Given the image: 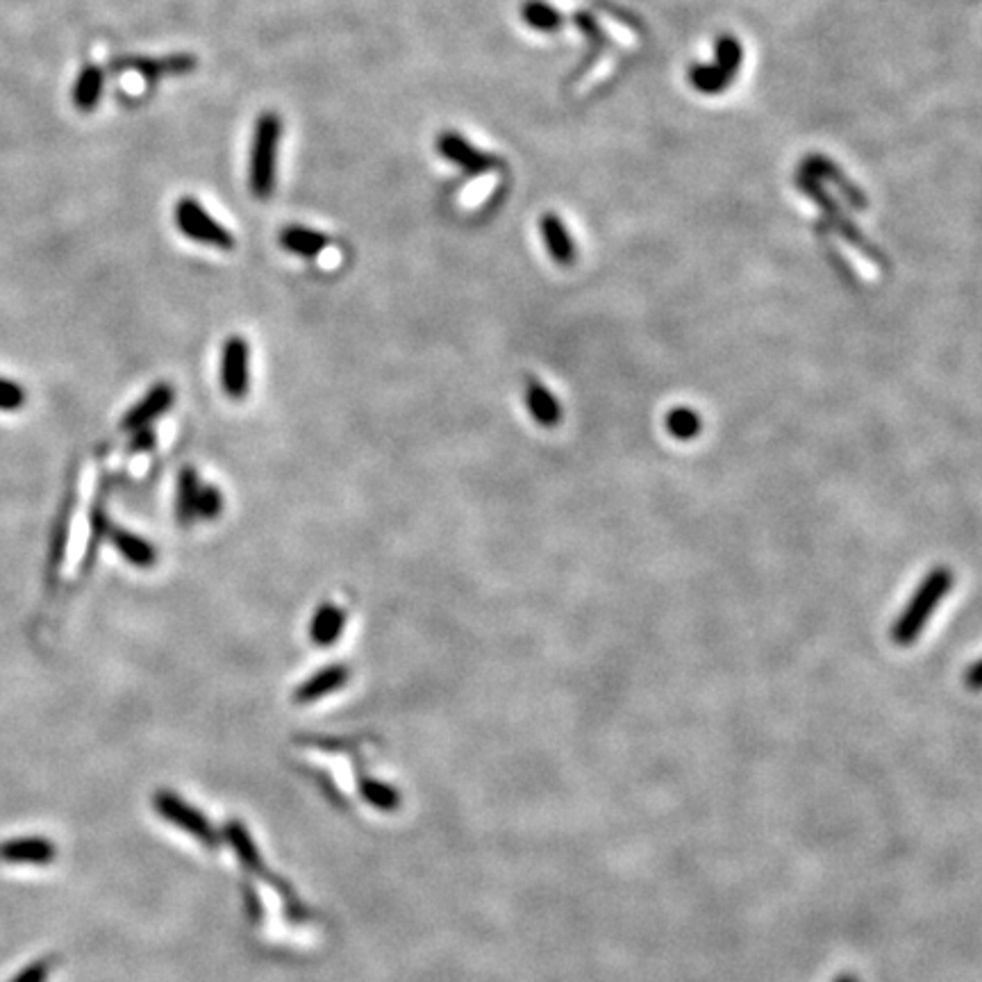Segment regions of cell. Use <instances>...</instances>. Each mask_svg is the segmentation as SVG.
Here are the masks:
<instances>
[{"label":"cell","mask_w":982,"mask_h":982,"mask_svg":"<svg viewBox=\"0 0 982 982\" xmlns=\"http://www.w3.org/2000/svg\"><path fill=\"white\" fill-rule=\"evenodd\" d=\"M283 139V119L275 112H262L256 121L253 141H250L248 187L258 200H269L278 181V150Z\"/></svg>","instance_id":"1"},{"label":"cell","mask_w":982,"mask_h":982,"mask_svg":"<svg viewBox=\"0 0 982 982\" xmlns=\"http://www.w3.org/2000/svg\"><path fill=\"white\" fill-rule=\"evenodd\" d=\"M953 581L955 577L948 567H937L923 577V583L908 602V608L903 610L896 625L892 627L894 644L910 646L919 639L923 625L933 617L942 598L953 589Z\"/></svg>","instance_id":"2"},{"label":"cell","mask_w":982,"mask_h":982,"mask_svg":"<svg viewBox=\"0 0 982 982\" xmlns=\"http://www.w3.org/2000/svg\"><path fill=\"white\" fill-rule=\"evenodd\" d=\"M175 225L178 231L198 244H206L219 250H233L235 248V235L221 225L203 206L198 203L194 196H185L175 203Z\"/></svg>","instance_id":"3"},{"label":"cell","mask_w":982,"mask_h":982,"mask_svg":"<svg viewBox=\"0 0 982 982\" xmlns=\"http://www.w3.org/2000/svg\"><path fill=\"white\" fill-rule=\"evenodd\" d=\"M798 187H800L805 194H808L810 198H815V203L825 212L828 221L835 225V228L842 233V237H844L848 244L858 246L869 260H875V262L883 264V258H880V250H878L875 246H871V244L865 239V235L860 233L858 225H853V223L844 216V212L840 210V206L835 203V200L830 198V196L823 191L821 181L812 178V175H808V173H803V175H798Z\"/></svg>","instance_id":"4"},{"label":"cell","mask_w":982,"mask_h":982,"mask_svg":"<svg viewBox=\"0 0 982 982\" xmlns=\"http://www.w3.org/2000/svg\"><path fill=\"white\" fill-rule=\"evenodd\" d=\"M437 153L448 160L450 164H456L458 169H462L467 175H483L489 171L500 169V158L485 153L477 146H473L464 135L456 133V130H444L437 141Z\"/></svg>","instance_id":"5"},{"label":"cell","mask_w":982,"mask_h":982,"mask_svg":"<svg viewBox=\"0 0 982 982\" xmlns=\"http://www.w3.org/2000/svg\"><path fill=\"white\" fill-rule=\"evenodd\" d=\"M248 362H250L248 341L239 335L225 339L221 352V389L233 400H241L248 394L250 387Z\"/></svg>","instance_id":"6"},{"label":"cell","mask_w":982,"mask_h":982,"mask_svg":"<svg viewBox=\"0 0 982 982\" xmlns=\"http://www.w3.org/2000/svg\"><path fill=\"white\" fill-rule=\"evenodd\" d=\"M173 400H175L173 385L158 383L130 412H125V417L121 421V431L135 433V431H141V427H148L158 417L166 414L173 408Z\"/></svg>","instance_id":"7"},{"label":"cell","mask_w":982,"mask_h":982,"mask_svg":"<svg viewBox=\"0 0 982 982\" xmlns=\"http://www.w3.org/2000/svg\"><path fill=\"white\" fill-rule=\"evenodd\" d=\"M114 69H135L146 80L156 83L164 75H187L198 66V60L189 53H175L162 60L153 58H123L112 64Z\"/></svg>","instance_id":"8"},{"label":"cell","mask_w":982,"mask_h":982,"mask_svg":"<svg viewBox=\"0 0 982 982\" xmlns=\"http://www.w3.org/2000/svg\"><path fill=\"white\" fill-rule=\"evenodd\" d=\"M539 233L544 239V246L548 248L550 260L560 266H571L577 258L575 241L567 228V223L556 214L546 212L539 219Z\"/></svg>","instance_id":"9"},{"label":"cell","mask_w":982,"mask_h":982,"mask_svg":"<svg viewBox=\"0 0 982 982\" xmlns=\"http://www.w3.org/2000/svg\"><path fill=\"white\" fill-rule=\"evenodd\" d=\"M58 848L43 837L10 840L0 844V862L10 865H50L55 860Z\"/></svg>","instance_id":"10"},{"label":"cell","mask_w":982,"mask_h":982,"mask_svg":"<svg viewBox=\"0 0 982 982\" xmlns=\"http://www.w3.org/2000/svg\"><path fill=\"white\" fill-rule=\"evenodd\" d=\"M108 535H110L114 548L121 552V558L128 560L133 567L153 569L158 564V550L148 539H144L130 531H123V527H112V525H110Z\"/></svg>","instance_id":"11"},{"label":"cell","mask_w":982,"mask_h":982,"mask_svg":"<svg viewBox=\"0 0 982 982\" xmlns=\"http://www.w3.org/2000/svg\"><path fill=\"white\" fill-rule=\"evenodd\" d=\"M803 173L812 175V178H817V181H833V185L840 187V191L846 196V200H848V203H850L855 210H865V208H867V196H865L858 187H853V185L846 181V175H844L833 162H830V160L819 158V156H812V158L805 160Z\"/></svg>","instance_id":"12"},{"label":"cell","mask_w":982,"mask_h":982,"mask_svg":"<svg viewBox=\"0 0 982 982\" xmlns=\"http://www.w3.org/2000/svg\"><path fill=\"white\" fill-rule=\"evenodd\" d=\"M525 406L531 410L533 419L542 427H556L562 421V408L548 387L539 381H531L525 387Z\"/></svg>","instance_id":"13"},{"label":"cell","mask_w":982,"mask_h":982,"mask_svg":"<svg viewBox=\"0 0 982 982\" xmlns=\"http://www.w3.org/2000/svg\"><path fill=\"white\" fill-rule=\"evenodd\" d=\"M344 627L346 612L339 606H335V602H323L310 621V639L321 648L333 646L341 637Z\"/></svg>","instance_id":"14"},{"label":"cell","mask_w":982,"mask_h":982,"mask_svg":"<svg viewBox=\"0 0 982 982\" xmlns=\"http://www.w3.org/2000/svg\"><path fill=\"white\" fill-rule=\"evenodd\" d=\"M327 244H331V237L319 231L306 228V225H287L281 233V246L289 250V253L306 260L316 258L321 250L327 248Z\"/></svg>","instance_id":"15"},{"label":"cell","mask_w":982,"mask_h":982,"mask_svg":"<svg viewBox=\"0 0 982 982\" xmlns=\"http://www.w3.org/2000/svg\"><path fill=\"white\" fill-rule=\"evenodd\" d=\"M200 487L203 483H200L198 471L194 467H183L178 475V492H175V519L183 527H189L198 519L196 508Z\"/></svg>","instance_id":"16"},{"label":"cell","mask_w":982,"mask_h":982,"mask_svg":"<svg viewBox=\"0 0 982 982\" xmlns=\"http://www.w3.org/2000/svg\"><path fill=\"white\" fill-rule=\"evenodd\" d=\"M348 675H350L348 667H341V664L325 667V669L314 673L310 680H306V683L298 687L296 700L298 703H310V700H316L321 696L333 694L335 689H339L341 685L348 683Z\"/></svg>","instance_id":"17"},{"label":"cell","mask_w":982,"mask_h":982,"mask_svg":"<svg viewBox=\"0 0 982 982\" xmlns=\"http://www.w3.org/2000/svg\"><path fill=\"white\" fill-rule=\"evenodd\" d=\"M103 85H105L103 69H98L94 64L85 66L73 87L75 108H78L80 112H91L98 105L100 96H103Z\"/></svg>","instance_id":"18"},{"label":"cell","mask_w":982,"mask_h":982,"mask_svg":"<svg viewBox=\"0 0 982 982\" xmlns=\"http://www.w3.org/2000/svg\"><path fill=\"white\" fill-rule=\"evenodd\" d=\"M519 14L527 28L537 33H558L564 25L562 12L546 3V0H523Z\"/></svg>","instance_id":"19"},{"label":"cell","mask_w":982,"mask_h":982,"mask_svg":"<svg viewBox=\"0 0 982 982\" xmlns=\"http://www.w3.org/2000/svg\"><path fill=\"white\" fill-rule=\"evenodd\" d=\"M664 427L667 433L678 439V442H692L700 435L703 431V419L696 410L692 408H675L671 412H667L664 419Z\"/></svg>","instance_id":"20"},{"label":"cell","mask_w":982,"mask_h":982,"mask_svg":"<svg viewBox=\"0 0 982 982\" xmlns=\"http://www.w3.org/2000/svg\"><path fill=\"white\" fill-rule=\"evenodd\" d=\"M742 60H744L742 43L733 35H721L719 41H717V62H714V66L723 75H728L730 80H735V75L742 69Z\"/></svg>","instance_id":"21"},{"label":"cell","mask_w":982,"mask_h":982,"mask_svg":"<svg viewBox=\"0 0 982 982\" xmlns=\"http://www.w3.org/2000/svg\"><path fill=\"white\" fill-rule=\"evenodd\" d=\"M689 83L694 85L696 91L708 94V96H717L721 94L725 87L733 85V80L723 75L714 64H696L689 69Z\"/></svg>","instance_id":"22"},{"label":"cell","mask_w":982,"mask_h":982,"mask_svg":"<svg viewBox=\"0 0 982 982\" xmlns=\"http://www.w3.org/2000/svg\"><path fill=\"white\" fill-rule=\"evenodd\" d=\"M223 512V492L214 485H203L198 494V508L196 517L200 521H214Z\"/></svg>","instance_id":"23"},{"label":"cell","mask_w":982,"mask_h":982,"mask_svg":"<svg viewBox=\"0 0 982 982\" xmlns=\"http://www.w3.org/2000/svg\"><path fill=\"white\" fill-rule=\"evenodd\" d=\"M28 394L10 377L0 375V412H18L25 408Z\"/></svg>","instance_id":"24"},{"label":"cell","mask_w":982,"mask_h":982,"mask_svg":"<svg viewBox=\"0 0 982 982\" xmlns=\"http://www.w3.org/2000/svg\"><path fill=\"white\" fill-rule=\"evenodd\" d=\"M53 971V960H39L30 967H25L18 975H14L10 982H46Z\"/></svg>","instance_id":"25"},{"label":"cell","mask_w":982,"mask_h":982,"mask_svg":"<svg viewBox=\"0 0 982 982\" xmlns=\"http://www.w3.org/2000/svg\"><path fill=\"white\" fill-rule=\"evenodd\" d=\"M575 25L587 35V39H589L592 43H600V46H602V30H600V25H598L589 14L577 12V14H575Z\"/></svg>","instance_id":"26"},{"label":"cell","mask_w":982,"mask_h":982,"mask_svg":"<svg viewBox=\"0 0 982 982\" xmlns=\"http://www.w3.org/2000/svg\"><path fill=\"white\" fill-rule=\"evenodd\" d=\"M137 435L133 437V442H130V450L133 452H146V450H150L156 446V433H153V427H141V431H135Z\"/></svg>","instance_id":"27"},{"label":"cell","mask_w":982,"mask_h":982,"mask_svg":"<svg viewBox=\"0 0 982 982\" xmlns=\"http://www.w3.org/2000/svg\"><path fill=\"white\" fill-rule=\"evenodd\" d=\"M965 685L971 692H982V660L973 662L965 675Z\"/></svg>","instance_id":"28"},{"label":"cell","mask_w":982,"mask_h":982,"mask_svg":"<svg viewBox=\"0 0 982 982\" xmlns=\"http://www.w3.org/2000/svg\"><path fill=\"white\" fill-rule=\"evenodd\" d=\"M835 982H858V978H853V975H842V978H837Z\"/></svg>","instance_id":"29"}]
</instances>
